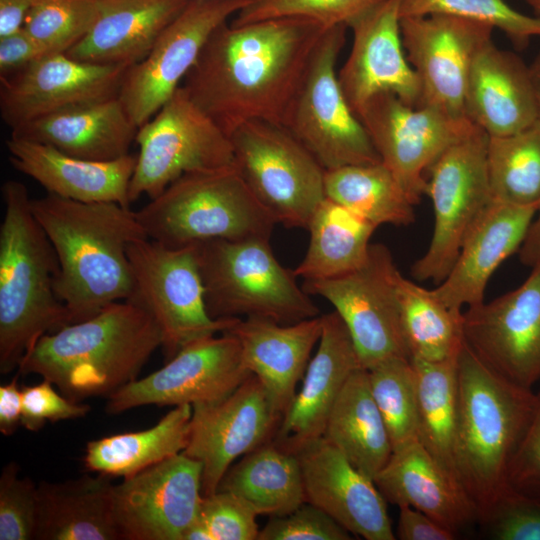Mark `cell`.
Listing matches in <instances>:
<instances>
[{
  "mask_svg": "<svg viewBox=\"0 0 540 540\" xmlns=\"http://www.w3.org/2000/svg\"><path fill=\"white\" fill-rule=\"evenodd\" d=\"M305 18L220 25L181 86L228 136L240 125L285 124L326 31Z\"/></svg>",
  "mask_w": 540,
  "mask_h": 540,
  "instance_id": "cell-1",
  "label": "cell"
},
{
  "mask_svg": "<svg viewBox=\"0 0 540 540\" xmlns=\"http://www.w3.org/2000/svg\"><path fill=\"white\" fill-rule=\"evenodd\" d=\"M31 207L56 253L54 288L71 323L132 297L127 249L148 238L135 211L114 202H79L51 193L32 199Z\"/></svg>",
  "mask_w": 540,
  "mask_h": 540,
  "instance_id": "cell-2",
  "label": "cell"
},
{
  "mask_svg": "<svg viewBox=\"0 0 540 540\" xmlns=\"http://www.w3.org/2000/svg\"><path fill=\"white\" fill-rule=\"evenodd\" d=\"M161 346L152 315L132 299L117 301L89 319L43 335L21 360L18 375H40L76 402L109 397L138 379Z\"/></svg>",
  "mask_w": 540,
  "mask_h": 540,
  "instance_id": "cell-3",
  "label": "cell"
},
{
  "mask_svg": "<svg viewBox=\"0 0 540 540\" xmlns=\"http://www.w3.org/2000/svg\"><path fill=\"white\" fill-rule=\"evenodd\" d=\"M457 375L454 464L481 522L508 493L509 464L531 419L536 394L492 371L465 341Z\"/></svg>",
  "mask_w": 540,
  "mask_h": 540,
  "instance_id": "cell-4",
  "label": "cell"
},
{
  "mask_svg": "<svg viewBox=\"0 0 540 540\" xmlns=\"http://www.w3.org/2000/svg\"><path fill=\"white\" fill-rule=\"evenodd\" d=\"M1 192L0 372L7 374L43 335L71 322L54 288L58 259L33 214L28 189L8 180Z\"/></svg>",
  "mask_w": 540,
  "mask_h": 540,
  "instance_id": "cell-5",
  "label": "cell"
},
{
  "mask_svg": "<svg viewBox=\"0 0 540 540\" xmlns=\"http://www.w3.org/2000/svg\"><path fill=\"white\" fill-rule=\"evenodd\" d=\"M136 214L147 237L168 247L270 238L277 224L235 165L185 174Z\"/></svg>",
  "mask_w": 540,
  "mask_h": 540,
  "instance_id": "cell-6",
  "label": "cell"
},
{
  "mask_svg": "<svg viewBox=\"0 0 540 540\" xmlns=\"http://www.w3.org/2000/svg\"><path fill=\"white\" fill-rule=\"evenodd\" d=\"M269 240L215 239L195 244L212 318L243 316L292 324L319 316L293 270L275 257Z\"/></svg>",
  "mask_w": 540,
  "mask_h": 540,
  "instance_id": "cell-7",
  "label": "cell"
},
{
  "mask_svg": "<svg viewBox=\"0 0 540 540\" xmlns=\"http://www.w3.org/2000/svg\"><path fill=\"white\" fill-rule=\"evenodd\" d=\"M489 136L473 125L451 144L427 170V191L434 209V229L425 254L414 262L418 281H443L461 246L493 203L488 165Z\"/></svg>",
  "mask_w": 540,
  "mask_h": 540,
  "instance_id": "cell-8",
  "label": "cell"
},
{
  "mask_svg": "<svg viewBox=\"0 0 540 540\" xmlns=\"http://www.w3.org/2000/svg\"><path fill=\"white\" fill-rule=\"evenodd\" d=\"M134 293L154 318L166 358L198 339L229 330L239 318L210 316L195 244L168 247L149 238L136 240L127 249Z\"/></svg>",
  "mask_w": 540,
  "mask_h": 540,
  "instance_id": "cell-9",
  "label": "cell"
},
{
  "mask_svg": "<svg viewBox=\"0 0 540 540\" xmlns=\"http://www.w3.org/2000/svg\"><path fill=\"white\" fill-rule=\"evenodd\" d=\"M346 28L335 26L324 34L284 124L325 170L381 162L339 83L336 64Z\"/></svg>",
  "mask_w": 540,
  "mask_h": 540,
  "instance_id": "cell-10",
  "label": "cell"
},
{
  "mask_svg": "<svg viewBox=\"0 0 540 540\" xmlns=\"http://www.w3.org/2000/svg\"><path fill=\"white\" fill-rule=\"evenodd\" d=\"M234 165L259 202L287 228L307 229L325 198V169L283 126L251 121L230 135Z\"/></svg>",
  "mask_w": 540,
  "mask_h": 540,
  "instance_id": "cell-11",
  "label": "cell"
},
{
  "mask_svg": "<svg viewBox=\"0 0 540 540\" xmlns=\"http://www.w3.org/2000/svg\"><path fill=\"white\" fill-rule=\"evenodd\" d=\"M139 154L129 186L130 202L153 199L181 176L234 166L230 137L180 86L138 128Z\"/></svg>",
  "mask_w": 540,
  "mask_h": 540,
  "instance_id": "cell-12",
  "label": "cell"
},
{
  "mask_svg": "<svg viewBox=\"0 0 540 540\" xmlns=\"http://www.w3.org/2000/svg\"><path fill=\"white\" fill-rule=\"evenodd\" d=\"M399 272L389 249L376 243L356 270L303 283L309 295H318L335 308L364 369L394 357L411 360L396 290Z\"/></svg>",
  "mask_w": 540,
  "mask_h": 540,
  "instance_id": "cell-13",
  "label": "cell"
},
{
  "mask_svg": "<svg viewBox=\"0 0 540 540\" xmlns=\"http://www.w3.org/2000/svg\"><path fill=\"white\" fill-rule=\"evenodd\" d=\"M381 163L416 205L427 191L433 162L474 124L430 106H413L392 93L371 98L357 114Z\"/></svg>",
  "mask_w": 540,
  "mask_h": 540,
  "instance_id": "cell-14",
  "label": "cell"
},
{
  "mask_svg": "<svg viewBox=\"0 0 540 540\" xmlns=\"http://www.w3.org/2000/svg\"><path fill=\"white\" fill-rule=\"evenodd\" d=\"M251 375L238 339L226 331L185 345L157 371L123 386L107 397L106 411L119 414L144 405L212 403Z\"/></svg>",
  "mask_w": 540,
  "mask_h": 540,
  "instance_id": "cell-15",
  "label": "cell"
},
{
  "mask_svg": "<svg viewBox=\"0 0 540 540\" xmlns=\"http://www.w3.org/2000/svg\"><path fill=\"white\" fill-rule=\"evenodd\" d=\"M251 0H191L148 55L126 71L119 98L139 128L181 86L211 34Z\"/></svg>",
  "mask_w": 540,
  "mask_h": 540,
  "instance_id": "cell-16",
  "label": "cell"
},
{
  "mask_svg": "<svg viewBox=\"0 0 540 540\" xmlns=\"http://www.w3.org/2000/svg\"><path fill=\"white\" fill-rule=\"evenodd\" d=\"M403 47L416 72L419 105L457 120L465 114V92L472 62L492 40L493 27L456 16L434 14L400 17Z\"/></svg>",
  "mask_w": 540,
  "mask_h": 540,
  "instance_id": "cell-17",
  "label": "cell"
},
{
  "mask_svg": "<svg viewBox=\"0 0 540 540\" xmlns=\"http://www.w3.org/2000/svg\"><path fill=\"white\" fill-rule=\"evenodd\" d=\"M192 407L189 440L182 453L202 464L203 496L216 492L238 458L271 441L283 418L253 374L227 397Z\"/></svg>",
  "mask_w": 540,
  "mask_h": 540,
  "instance_id": "cell-18",
  "label": "cell"
},
{
  "mask_svg": "<svg viewBox=\"0 0 540 540\" xmlns=\"http://www.w3.org/2000/svg\"><path fill=\"white\" fill-rule=\"evenodd\" d=\"M115 523L124 540H182L197 519L202 464L179 453L113 486Z\"/></svg>",
  "mask_w": 540,
  "mask_h": 540,
  "instance_id": "cell-19",
  "label": "cell"
},
{
  "mask_svg": "<svg viewBox=\"0 0 540 540\" xmlns=\"http://www.w3.org/2000/svg\"><path fill=\"white\" fill-rule=\"evenodd\" d=\"M463 336L492 371L531 389L540 380V265L516 289L468 307Z\"/></svg>",
  "mask_w": 540,
  "mask_h": 540,
  "instance_id": "cell-20",
  "label": "cell"
},
{
  "mask_svg": "<svg viewBox=\"0 0 540 540\" xmlns=\"http://www.w3.org/2000/svg\"><path fill=\"white\" fill-rule=\"evenodd\" d=\"M126 65L77 61L66 53L43 56L0 77V113L11 130L45 116L118 96Z\"/></svg>",
  "mask_w": 540,
  "mask_h": 540,
  "instance_id": "cell-21",
  "label": "cell"
},
{
  "mask_svg": "<svg viewBox=\"0 0 540 540\" xmlns=\"http://www.w3.org/2000/svg\"><path fill=\"white\" fill-rule=\"evenodd\" d=\"M349 27L352 47L338 79L354 113L381 93H392L419 106L420 82L402 42L400 0H381Z\"/></svg>",
  "mask_w": 540,
  "mask_h": 540,
  "instance_id": "cell-22",
  "label": "cell"
},
{
  "mask_svg": "<svg viewBox=\"0 0 540 540\" xmlns=\"http://www.w3.org/2000/svg\"><path fill=\"white\" fill-rule=\"evenodd\" d=\"M306 502L320 508L348 532L367 540H394L386 500L373 479L359 471L324 437L296 452Z\"/></svg>",
  "mask_w": 540,
  "mask_h": 540,
  "instance_id": "cell-23",
  "label": "cell"
},
{
  "mask_svg": "<svg viewBox=\"0 0 540 540\" xmlns=\"http://www.w3.org/2000/svg\"><path fill=\"white\" fill-rule=\"evenodd\" d=\"M358 368L362 367L341 317L336 311L322 315L317 351L272 441L295 453L307 442L322 437L338 396Z\"/></svg>",
  "mask_w": 540,
  "mask_h": 540,
  "instance_id": "cell-24",
  "label": "cell"
},
{
  "mask_svg": "<svg viewBox=\"0 0 540 540\" xmlns=\"http://www.w3.org/2000/svg\"><path fill=\"white\" fill-rule=\"evenodd\" d=\"M536 212L494 200L466 236L446 278L432 289L435 297L457 311L484 302L490 277L519 251Z\"/></svg>",
  "mask_w": 540,
  "mask_h": 540,
  "instance_id": "cell-25",
  "label": "cell"
},
{
  "mask_svg": "<svg viewBox=\"0 0 540 540\" xmlns=\"http://www.w3.org/2000/svg\"><path fill=\"white\" fill-rule=\"evenodd\" d=\"M11 165L47 193L79 202H114L130 207L129 186L137 156L89 160L52 146L11 135L6 140Z\"/></svg>",
  "mask_w": 540,
  "mask_h": 540,
  "instance_id": "cell-26",
  "label": "cell"
},
{
  "mask_svg": "<svg viewBox=\"0 0 540 540\" xmlns=\"http://www.w3.org/2000/svg\"><path fill=\"white\" fill-rule=\"evenodd\" d=\"M465 114L489 137L519 132L538 120L529 66L492 40L476 54L467 80Z\"/></svg>",
  "mask_w": 540,
  "mask_h": 540,
  "instance_id": "cell-27",
  "label": "cell"
},
{
  "mask_svg": "<svg viewBox=\"0 0 540 540\" xmlns=\"http://www.w3.org/2000/svg\"><path fill=\"white\" fill-rule=\"evenodd\" d=\"M321 331L322 316L292 324L239 318L227 330L240 343L245 367L263 383L283 416L296 395Z\"/></svg>",
  "mask_w": 540,
  "mask_h": 540,
  "instance_id": "cell-28",
  "label": "cell"
},
{
  "mask_svg": "<svg viewBox=\"0 0 540 540\" xmlns=\"http://www.w3.org/2000/svg\"><path fill=\"white\" fill-rule=\"evenodd\" d=\"M374 482L387 502L420 510L456 535L478 521L477 510L461 484L419 440L394 450Z\"/></svg>",
  "mask_w": 540,
  "mask_h": 540,
  "instance_id": "cell-29",
  "label": "cell"
},
{
  "mask_svg": "<svg viewBox=\"0 0 540 540\" xmlns=\"http://www.w3.org/2000/svg\"><path fill=\"white\" fill-rule=\"evenodd\" d=\"M190 1L105 0L89 31L65 53L81 62L131 67L148 55Z\"/></svg>",
  "mask_w": 540,
  "mask_h": 540,
  "instance_id": "cell-30",
  "label": "cell"
},
{
  "mask_svg": "<svg viewBox=\"0 0 540 540\" xmlns=\"http://www.w3.org/2000/svg\"><path fill=\"white\" fill-rule=\"evenodd\" d=\"M138 127L119 96L37 119L11 135L52 146L89 160H115L129 154Z\"/></svg>",
  "mask_w": 540,
  "mask_h": 540,
  "instance_id": "cell-31",
  "label": "cell"
},
{
  "mask_svg": "<svg viewBox=\"0 0 540 540\" xmlns=\"http://www.w3.org/2000/svg\"><path fill=\"white\" fill-rule=\"evenodd\" d=\"M113 486L104 474L40 482L34 540H119Z\"/></svg>",
  "mask_w": 540,
  "mask_h": 540,
  "instance_id": "cell-32",
  "label": "cell"
},
{
  "mask_svg": "<svg viewBox=\"0 0 540 540\" xmlns=\"http://www.w3.org/2000/svg\"><path fill=\"white\" fill-rule=\"evenodd\" d=\"M322 437L373 480L389 461L392 444L366 369L358 368L346 382Z\"/></svg>",
  "mask_w": 540,
  "mask_h": 540,
  "instance_id": "cell-33",
  "label": "cell"
},
{
  "mask_svg": "<svg viewBox=\"0 0 540 540\" xmlns=\"http://www.w3.org/2000/svg\"><path fill=\"white\" fill-rule=\"evenodd\" d=\"M217 490L236 495L257 515L271 517L288 514L306 502L297 454L272 440L234 462Z\"/></svg>",
  "mask_w": 540,
  "mask_h": 540,
  "instance_id": "cell-34",
  "label": "cell"
},
{
  "mask_svg": "<svg viewBox=\"0 0 540 540\" xmlns=\"http://www.w3.org/2000/svg\"><path fill=\"white\" fill-rule=\"evenodd\" d=\"M193 413L191 404L174 406L153 427L124 432L87 443L84 466L91 472L128 478L186 448Z\"/></svg>",
  "mask_w": 540,
  "mask_h": 540,
  "instance_id": "cell-35",
  "label": "cell"
},
{
  "mask_svg": "<svg viewBox=\"0 0 540 540\" xmlns=\"http://www.w3.org/2000/svg\"><path fill=\"white\" fill-rule=\"evenodd\" d=\"M377 227L325 197L309 220L308 248L293 270L294 275L304 281L323 280L356 270L368 257L370 239Z\"/></svg>",
  "mask_w": 540,
  "mask_h": 540,
  "instance_id": "cell-36",
  "label": "cell"
},
{
  "mask_svg": "<svg viewBox=\"0 0 540 540\" xmlns=\"http://www.w3.org/2000/svg\"><path fill=\"white\" fill-rule=\"evenodd\" d=\"M459 355V354H458ZM458 356L441 362L411 359L416 374L418 439L457 482L454 444L458 412Z\"/></svg>",
  "mask_w": 540,
  "mask_h": 540,
  "instance_id": "cell-37",
  "label": "cell"
},
{
  "mask_svg": "<svg viewBox=\"0 0 540 540\" xmlns=\"http://www.w3.org/2000/svg\"><path fill=\"white\" fill-rule=\"evenodd\" d=\"M324 191L326 198L376 226L409 225L415 220V205L381 162L325 170Z\"/></svg>",
  "mask_w": 540,
  "mask_h": 540,
  "instance_id": "cell-38",
  "label": "cell"
},
{
  "mask_svg": "<svg viewBox=\"0 0 540 540\" xmlns=\"http://www.w3.org/2000/svg\"><path fill=\"white\" fill-rule=\"evenodd\" d=\"M397 297L411 359L441 362L458 356L463 344V311L448 308L431 290L400 272Z\"/></svg>",
  "mask_w": 540,
  "mask_h": 540,
  "instance_id": "cell-39",
  "label": "cell"
},
{
  "mask_svg": "<svg viewBox=\"0 0 540 540\" xmlns=\"http://www.w3.org/2000/svg\"><path fill=\"white\" fill-rule=\"evenodd\" d=\"M487 165L494 200L540 206V120L506 136L489 137Z\"/></svg>",
  "mask_w": 540,
  "mask_h": 540,
  "instance_id": "cell-40",
  "label": "cell"
},
{
  "mask_svg": "<svg viewBox=\"0 0 540 540\" xmlns=\"http://www.w3.org/2000/svg\"><path fill=\"white\" fill-rule=\"evenodd\" d=\"M367 371L393 451L419 440L416 374L411 360L394 357Z\"/></svg>",
  "mask_w": 540,
  "mask_h": 540,
  "instance_id": "cell-41",
  "label": "cell"
},
{
  "mask_svg": "<svg viewBox=\"0 0 540 540\" xmlns=\"http://www.w3.org/2000/svg\"><path fill=\"white\" fill-rule=\"evenodd\" d=\"M105 0H35L23 28L51 53H65L92 27Z\"/></svg>",
  "mask_w": 540,
  "mask_h": 540,
  "instance_id": "cell-42",
  "label": "cell"
},
{
  "mask_svg": "<svg viewBox=\"0 0 540 540\" xmlns=\"http://www.w3.org/2000/svg\"><path fill=\"white\" fill-rule=\"evenodd\" d=\"M443 14L490 25L518 48L540 36V18L525 15L504 0H400V17Z\"/></svg>",
  "mask_w": 540,
  "mask_h": 540,
  "instance_id": "cell-43",
  "label": "cell"
},
{
  "mask_svg": "<svg viewBox=\"0 0 540 540\" xmlns=\"http://www.w3.org/2000/svg\"><path fill=\"white\" fill-rule=\"evenodd\" d=\"M381 0H251L231 20L240 26L272 18H305L325 28L349 25Z\"/></svg>",
  "mask_w": 540,
  "mask_h": 540,
  "instance_id": "cell-44",
  "label": "cell"
},
{
  "mask_svg": "<svg viewBox=\"0 0 540 540\" xmlns=\"http://www.w3.org/2000/svg\"><path fill=\"white\" fill-rule=\"evenodd\" d=\"M19 466L10 462L0 477V540L34 539L37 518V486L19 476Z\"/></svg>",
  "mask_w": 540,
  "mask_h": 540,
  "instance_id": "cell-45",
  "label": "cell"
},
{
  "mask_svg": "<svg viewBox=\"0 0 540 540\" xmlns=\"http://www.w3.org/2000/svg\"><path fill=\"white\" fill-rule=\"evenodd\" d=\"M256 512L236 495L217 490L203 496L199 519L211 540H257Z\"/></svg>",
  "mask_w": 540,
  "mask_h": 540,
  "instance_id": "cell-46",
  "label": "cell"
},
{
  "mask_svg": "<svg viewBox=\"0 0 540 540\" xmlns=\"http://www.w3.org/2000/svg\"><path fill=\"white\" fill-rule=\"evenodd\" d=\"M351 533L309 502L294 511L271 517L257 540H350Z\"/></svg>",
  "mask_w": 540,
  "mask_h": 540,
  "instance_id": "cell-47",
  "label": "cell"
},
{
  "mask_svg": "<svg viewBox=\"0 0 540 540\" xmlns=\"http://www.w3.org/2000/svg\"><path fill=\"white\" fill-rule=\"evenodd\" d=\"M480 523L496 540H540V501L508 492Z\"/></svg>",
  "mask_w": 540,
  "mask_h": 540,
  "instance_id": "cell-48",
  "label": "cell"
},
{
  "mask_svg": "<svg viewBox=\"0 0 540 540\" xmlns=\"http://www.w3.org/2000/svg\"><path fill=\"white\" fill-rule=\"evenodd\" d=\"M21 394V425L33 432L40 430L47 422L85 417L91 409L88 404L73 401L56 392L53 384L46 379L36 385L23 386Z\"/></svg>",
  "mask_w": 540,
  "mask_h": 540,
  "instance_id": "cell-49",
  "label": "cell"
},
{
  "mask_svg": "<svg viewBox=\"0 0 540 540\" xmlns=\"http://www.w3.org/2000/svg\"><path fill=\"white\" fill-rule=\"evenodd\" d=\"M506 484L508 492L540 501V393L509 464Z\"/></svg>",
  "mask_w": 540,
  "mask_h": 540,
  "instance_id": "cell-50",
  "label": "cell"
},
{
  "mask_svg": "<svg viewBox=\"0 0 540 540\" xmlns=\"http://www.w3.org/2000/svg\"><path fill=\"white\" fill-rule=\"evenodd\" d=\"M47 54L23 27L0 37V77L12 75Z\"/></svg>",
  "mask_w": 540,
  "mask_h": 540,
  "instance_id": "cell-51",
  "label": "cell"
},
{
  "mask_svg": "<svg viewBox=\"0 0 540 540\" xmlns=\"http://www.w3.org/2000/svg\"><path fill=\"white\" fill-rule=\"evenodd\" d=\"M396 536L401 540H453L457 535L424 512L400 506Z\"/></svg>",
  "mask_w": 540,
  "mask_h": 540,
  "instance_id": "cell-52",
  "label": "cell"
},
{
  "mask_svg": "<svg viewBox=\"0 0 540 540\" xmlns=\"http://www.w3.org/2000/svg\"><path fill=\"white\" fill-rule=\"evenodd\" d=\"M18 376L0 386V432L6 436L12 435L21 425L22 394Z\"/></svg>",
  "mask_w": 540,
  "mask_h": 540,
  "instance_id": "cell-53",
  "label": "cell"
},
{
  "mask_svg": "<svg viewBox=\"0 0 540 540\" xmlns=\"http://www.w3.org/2000/svg\"><path fill=\"white\" fill-rule=\"evenodd\" d=\"M35 0H0V37L23 26L25 17Z\"/></svg>",
  "mask_w": 540,
  "mask_h": 540,
  "instance_id": "cell-54",
  "label": "cell"
},
{
  "mask_svg": "<svg viewBox=\"0 0 540 540\" xmlns=\"http://www.w3.org/2000/svg\"><path fill=\"white\" fill-rule=\"evenodd\" d=\"M518 254L522 264L531 268L540 265V206Z\"/></svg>",
  "mask_w": 540,
  "mask_h": 540,
  "instance_id": "cell-55",
  "label": "cell"
},
{
  "mask_svg": "<svg viewBox=\"0 0 540 540\" xmlns=\"http://www.w3.org/2000/svg\"><path fill=\"white\" fill-rule=\"evenodd\" d=\"M182 540H211V536L204 523L197 517L185 531Z\"/></svg>",
  "mask_w": 540,
  "mask_h": 540,
  "instance_id": "cell-56",
  "label": "cell"
},
{
  "mask_svg": "<svg viewBox=\"0 0 540 540\" xmlns=\"http://www.w3.org/2000/svg\"><path fill=\"white\" fill-rule=\"evenodd\" d=\"M529 70L536 96L538 119L540 120V51L529 66Z\"/></svg>",
  "mask_w": 540,
  "mask_h": 540,
  "instance_id": "cell-57",
  "label": "cell"
},
{
  "mask_svg": "<svg viewBox=\"0 0 540 540\" xmlns=\"http://www.w3.org/2000/svg\"><path fill=\"white\" fill-rule=\"evenodd\" d=\"M525 2L532 8L537 17L540 18V0H525Z\"/></svg>",
  "mask_w": 540,
  "mask_h": 540,
  "instance_id": "cell-58",
  "label": "cell"
}]
</instances>
